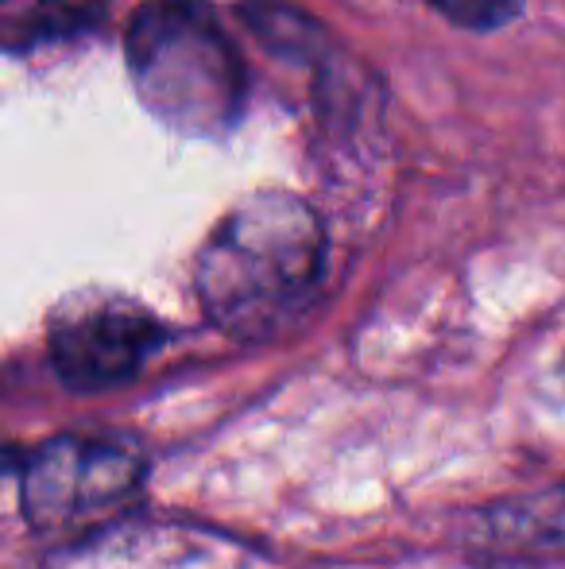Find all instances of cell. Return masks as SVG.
<instances>
[{"mask_svg":"<svg viewBox=\"0 0 565 569\" xmlns=\"http://www.w3.org/2000/svg\"><path fill=\"white\" fill-rule=\"evenodd\" d=\"M325 268L317 213L286 190L252 194L210 232L194 268L202 310L236 341H272L314 302Z\"/></svg>","mask_w":565,"mask_h":569,"instance_id":"1","label":"cell"},{"mask_svg":"<svg viewBox=\"0 0 565 569\" xmlns=\"http://www.w3.org/2000/svg\"><path fill=\"white\" fill-rule=\"evenodd\" d=\"M143 109L167 128L221 140L249 106V74L218 16L194 0H151L124 36Z\"/></svg>","mask_w":565,"mask_h":569,"instance_id":"2","label":"cell"},{"mask_svg":"<svg viewBox=\"0 0 565 569\" xmlns=\"http://www.w3.org/2000/svg\"><path fill=\"white\" fill-rule=\"evenodd\" d=\"M143 485L137 450L98 438H54L23 469V519L47 539H78L113 523Z\"/></svg>","mask_w":565,"mask_h":569,"instance_id":"3","label":"cell"},{"mask_svg":"<svg viewBox=\"0 0 565 569\" xmlns=\"http://www.w3.org/2000/svg\"><path fill=\"white\" fill-rule=\"evenodd\" d=\"M159 341L163 326L129 299L70 302L51 322L54 372L85 391L132 380Z\"/></svg>","mask_w":565,"mask_h":569,"instance_id":"4","label":"cell"},{"mask_svg":"<svg viewBox=\"0 0 565 569\" xmlns=\"http://www.w3.org/2000/svg\"><path fill=\"white\" fill-rule=\"evenodd\" d=\"M101 0H0V51H36L93 31Z\"/></svg>","mask_w":565,"mask_h":569,"instance_id":"5","label":"cell"},{"mask_svg":"<svg viewBox=\"0 0 565 569\" xmlns=\"http://www.w3.org/2000/svg\"><path fill=\"white\" fill-rule=\"evenodd\" d=\"M434 12L468 31H496L523 12L527 0H426Z\"/></svg>","mask_w":565,"mask_h":569,"instance_id":"6","label":"cell"}]
</instances>
